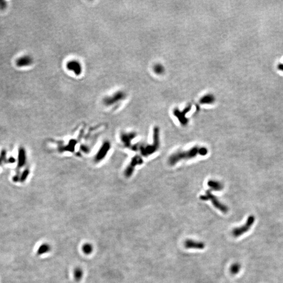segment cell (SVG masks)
<instances>
[{"label":"cell","instance_id":"cell-1","mask_svg":"<svg viewBox=\"0 0 283 283\" xmlns=\"http://www.w3.org/2000/svg\"><path fill=\"white\" fill-rule=\"evenodd\" d=\"M208 153V150L205 147L195 146L188 150L178 151L173 153L168 158V163L170 165L173 166L177 163L182 160L192 159L196 157L198 155L206 156Z\"/></svg>","mask_w":283,"mask_h":283},{"label":"cell","instance_id":"cell-2","mask_svg":"<svg viewBox=\"0 0 283 283\" xmlns=\"http://www.w3.org/2000/svg\"><path fill=\"white\" fill-rule=\"evenodd\" d=\"M159 147V129L155 127L153 130V142L145 146H142V154L147 157L156 152Z\"/></svg>","mask_w":283,"mask_h":283},{"label":"cell","instance_id":"cell-3","mask_svg":"<svg viewBox=\"0 0 283 283\" xmlns=\"http://www.w3.org/2000/svg\"><path fill=\"white\" fill-rule=\"evenodd\" d=\"M201 200L203 201L210 200L214 207L221 211L223 213H226L228 211V208L226 205L223 204L218 200V198L214 195L211 194L209 190L206 192L205 195H203L200 197Z\"/></svg>","mask_w":283,"mask_h":283},{"label":"cell","instance_id":"cell-4","mask_svg":"<svg viewBox=\"0 0 283 283\" xmlns=\"http://www.w3.org/2000/svg\"><path fill=\"white\" fill-rule=\"evenodd\" d=\"M255 221V218L254 216L252 215L249 216L246 220V222L243 225L233 229L232 232L233 237H239L244 233L248 232L254 223Z\"/></svg>","mask_w":283,"mask_h":283},{"label":"cell","instance_id":"cell-5","mask_svg":"<svg viewBox=\"0 0 283 283\" xmlns=\"http://www.w3.org/2000/svg\"><path fill=\"white\" fill-rule=\"evenodd\" d=\"M125 97V94L122 91H118L111 96H108L104 99V103L108 105H111L122 100Z\"/></svg>","mask_w":283,"mask_h":283},{"label":"cell","instance_id":"cell-6","mask_svg":"<svg viewBox=\"0 0 283 283\" xmlns=\"http://www.w3.org/2000/svg\"><path fill=\"white\" fill-rule=\"evenodd\" d=\"M33 61V58L31 56L26 55L18 57L16 60L15 64L18 67H26L32 65Z\"/></svg>","mask_w":283,"mask_h":283},{"label":"cell","instance_id":"cell-7","mask_svg":"<svg viewBox=\"0 0 283 283\" xmlns=\"http://www.w3.org/2000/svg\"><path fill=\"white\" fill-rule=\"evenodd\" d=\"M68 69L72 71L77 76H79L81 74L83 68L80 63L76 60H72L68 61L67 63Z\"/></svg>","mask_w":283,"mask_h":283},{"label":"cell","instance_id":"cell-8","mask_svg":"<svg viewBox=\"0 0 283 283\" xmlns=\"http://www.w3.org/2000/svg\"><path fill=\"white\" fill-rule=\"evenodd\" d=\"M186 248L202 250L205 248V244L203 242L195 241L192 240H187L185 242Z\"/></svg>","mask_w":283,"mask_h":283},{"label":"cell","instance_id":"cell-9","mask_svg":"<svg viewBox=\"0 0 283 283\" xmlns=\"http://www.w3.org/2000/svg\"><path fill=\"white\" fill-rule=\"evenodd\" d=\"M207 185L211 189L214 191H221L223 188V185L222 183L214 180L208 181Z\"/></svg>","mask_w":283,"mask_h":283},{"label":"cell","instance_id":"cell-10","mask_svg":"<svg viewBox=\"0 0 283 283\" xmlns=\"http://www.w3.org/2000/svg\"><path fill=\"white\" fill-rule=\"evenodd\" d=\"M188 111V110H185L183 112H181L179 111H176L175 112V115L177 117L181 125L184 126L186 125L188 122L187 119H186L185 117L186 113H187Z\"/></svg>","mask_w":283,"mask_h":283},{"label":"cell","instance_id":"cell-11","mask_svg":"<svg viewBox=\"0 0 283 283\" xmlns=\"http://www.w3.org/2000/svg\"><path fill=\"white\" fill-rule=\"evenodd\" d=\"M50 250L51 247L49 244L48 243H43L37 249V254L39 256L45 254L46 253L49 252Z\"/></svg>","mask_w":283,"mask_h":283},{"label":"cell","instance_id":"cell-12","mask_svg":"<svg viewBox=\"0 0 283 283\" xmlns=\"http://www.w3.org/2000/svg\"><path fill=\"white\" fill-rule=\"evenodd\" d=\"M18 166L21 167L25 164V152L23 148H20L18 150Z\"/></svg>","mask_w":283,"mask_h":283},{"label":"cell","instance_id":"cell-13","mask_svg":"<svg viewBox=\"0 0 283 283\" xmlns=\"http://www.w3.org/2000/svg\"><path fill=\"white\" fill-rule=\"evenodd\" d=\"M83 271L80 268H77L74 271V279L77 282L80 281L83 279Z\"/></svg>","mask_w":283,"mask_h":283},{"label":"cell","instance_id":"cell-14","mask_svg":"<svg viewBox=\"0 0 283 283\" xmlns=\"http://www.w3.org/2000/svg\"><path fill=\"white\" fill-rule=\"evenodd\" d=\"M93 250H94V248L92 245L89 243H87L83 244L82 248L83 252L86 255L91 254L93 251Z\"/></svg>","mask_w":283,"mask_h":283},{"label":"cell","instance_id":"cell-15","mask_svg":"<svg viewBox=\"0 0 283 283\" xmlns=\"http://www.w3.org/2000/svg\"><path fill=\"white\" fill-rule=\"evenodd\" d=\"M241 266L239 263H234L230 267V272L232 275H236L239 273L240 270H241Z\"/></svg>","mask_w":283,"mask_h":283},{"label":"cell","instance_id":"cell-16","mask_svg":"<svg viewBox=\"0 0 283 283\" xmlns=\"http://www.w3.org/2000/svg\"><path fill=\"white\" fill-rule=\"evenodd\" d=\"M7 2L5 1H0V10H4L7 7Z\"/></svg>","mask_w":283,"mask_h":283},{"label":"cell","instance_id":"cell-17","mask_svg":"<svg viewBox=\"0 0 283 283\" xmlns=\"http://www.w3.org/2000/svg\"><path fill=\"white\" fill-rule=\"evenodd\" d=\"M278 68H279V70H280L281 71H283V63H281L279 64L278 66Z\"/></svg>","mask_w":283,"mask_h":283}]
</instances>
